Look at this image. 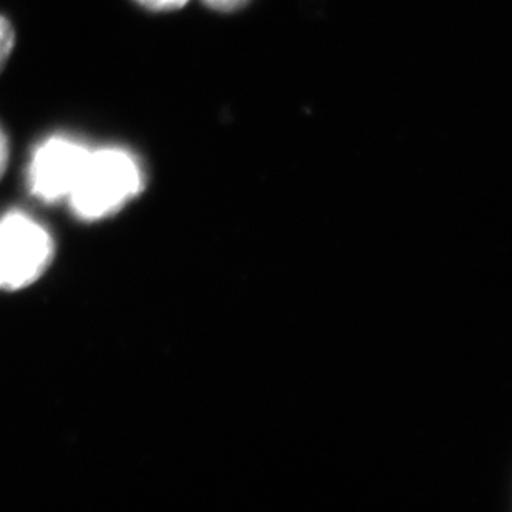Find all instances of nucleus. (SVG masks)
Segmentation results:
<instances>
[{
  "mask_svg": "<svg viewBox=\"0 0 512 512\" xmlns=\"http://www.w3.org/2000/svg\"><path fill=\"white\" fill-rule=\"evenodd\" d=\"M50 232L25 213L0 219V290H20L39 281L54 259Z\"/></svg>",
  "mask_w": 512,
  "mask_h": 512,
  "instance_id": "f03ea898",
  "label": "nucleus"
},
{
  "mask_svg": "<svg viewBox=\"0 0 512 512\" xmlns=\"http://www.w3.org/2000/svg\"><path fill=\"white\" fill-rule=\"evenodd\" d=\"M15 47V30L10 20L0 15V72L9 60L10 54Z\"/></svg>",
  "mask_w": 512,
  "mask_h": 512,
  "instance_id": "20e7f679",
  "label": "nucleus"
},
{
  "mask_svg": "<svg viewBox=\"0 0 512 512\" xmlns=\"http://www.w3.org/2000/svg\"><path fill=\"white\" fill-rule=\"evenodd\" d=\"M9 153V138H7L5 131L0 126V179L4 176L7 165H9Z\"/></svg>",
  "mask_w": 512,
  "mask_h": 512,
  "instance_id": "0eeeda50",
  "label": "nucleus"
},
{
  "mask_svg": "<svg viewBox=\"0 0 512 512\" xmlns=\"http://www.w3.org/2000/svg\"><path fill=\"white\" fill-rule=\"evenodd\" d=\"M143 170L123 148L90 150L67 204L85 223L112 218L143 191Z\"/></svg>",
  "mask_w": 512,
  "mask_h": 512,
  "instance_id": "f257e3e1",
  "label": "nucleus"
},
{
  "mask_svg": "<svg viewBox=\"0 0 512 512\" xmlns=\"http://www.w3.org/2000/svg\"><path fill=\"white\" fill-rule=\"evenodd\" d=\"M90 148L70 136L55 135L42 141L30 158L27 186L40 203L58 204L72 194Z\"/></svg>",
  "mask_w": 512,
  "mask_h": 512,
  "instance_id": "7ed1b4c3",
  "label": "nucleus"
},
{
  "mask_svg": "<svg viewBox=\"0 0 512 512\" xmlns=\"http://www.w3.org/2000/svg\"><path fill=\"white\" fill-rule=\"evenodd\" d=\"M136 2L153 12H168V10L183 9L189 0H136Z\"/></svg>",
  "mask_w": 512,
  "mask_h": 512,
  "instance_id": "39448f33",
  "label": "nucleus"
},
{
  "mask_svg": "<svg viewBox=\"0 0 512 512\" xmlns=\"http://www.w3.org/2000/svg\"><path fill=\"white\" fill-rule=\"evenodd\" d=\"M204 4L219 12H234L244 7L249 0H203Z\"/></svg>",
  "mask_w": 512,
  "mask_h": 512,
  "instance_id": "423d86ee",
  "label": "nucleus"
}]
</instances>
